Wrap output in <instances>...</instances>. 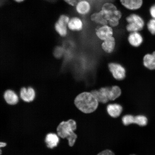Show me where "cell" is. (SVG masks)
I'll list each match as a JSON object with an SVG mask.
<instances>
[{
  "instance_id": "1",
  "label": "cell",
  "mask_w": 155,
  "mask_h": 155,
  "mask_svg": "<svg viewBox=\"0 0 155 155\" xmlns=\"http://www.w3.org/2000/svg\"><path fill=\"white\" fill-rule=\"evenodd\" d=\"M98 100L91 92L81 93L75 98L74 104L79 111L86 114L94 112L99 105Z\"/></svg>"
},
{
  "instance_id": "2",
  "label": "cell",
  "mask_w": 155,
  "mask_h": 155,
  "mask_svg": "<svg viewBox=\"0 0 155 155\" xmlns=\"http://www.w3.org/2000/svg\"><path fill=\"white\" fill-rule=\"evenodd\" d=\"M77 128L76 122L73 119H69L66 121H63L58 126L57 135L62 139H67L69 146L72 147L76 142L78 136L74 133Z\"/></svg>"
},
{
  "instance_id": "3",
  "label": "cell",
  "mask_w": 155,
  "mask_h": 155,
  "mask_svg": "<svg viewBox=\"0 0 155 155\" xmlns=\"http://www.w3.org/2000/svg\"><path fill=\"white\" fill-rule=\"evenodd\" d=\"M100 11L108 21V25L113 28L119 26L123 14L115 4L106 2L102 5Z\"/></svg>"
},
{
  "instance_id": "4",
  "label": "cell",
  "mask_w": 155,
  "mask_h": 155,
  "mask_svg": "<svg viewBox=\"0 0 155 155\" xmlns=\"http://www.w3.org/2000/svg\"><path fill=\"white\" fill-rule=\"evenodd\" d=\"M127 23L126 29L129 33L139 32L145 26V22L142 17L137 13H133L126 17Z\"/></svg>"
},
{
  "instance_id": "5",
  "label": "cell",
  "mask_w": 155,
  "mask_h": 155,
  "mask_svg": "<svg viewBox=\"0 0 155 155\" xmlns=\"http://www.w3.org/2000/svg\"><path fill=\"white\" fill-rule=\"evenodd\" d=\"M91 92L99 103L105 104L112 101L111 87H101L98 90H93Z\"/></svg>"
},
{
  "instance_id": "6",
  "label": "cell",
  "mask_w": 155,
  "mask_h": 155,
  "mask_svg": "<svg viewBox=\"0 0 155 155\" xmlns=\"http://www.w3.org/2000/svg\"><path fill=\"white\" fill-rule=\"evenodd\" d=\"M109 70L114 78L117 81L123 80L126 77V71L120 64L112 62L108 64Z\"/></svg>"
},
{
  "instance_id": "7",
  "label": "cell",
  "mask_w": 155,
  "mask_h": 155,
  "mask_svg": "<svg viewBox=\"0 0 155 155\" xmlns=\"http://www.w3.org/2000/svg\"><path fill=\"white\" fill-rule=\"evenodd\" d=\"M122 120L123 124L126 126L134 124L140 127H144L147 125L148 123L147 118L143 115L135 116L131 115H125L122 118Z\"/></svg>"
},
{
  "instance_id": "8",
  "label": "cell",
  "mask_w": 155,
  "mask_h": 155,
  "mask_svg": "<svg viewBox=\"0 0 155 155\" xmlns=\"http://www.w3.org/2000/svg\"><path fill=\"white\" fill-rule=\"evenodd\" d=\"M70 17L65 15H60L55 25V28L58 34L62 36H65L67 34L68 25L69 22Z\"/></svg>"
},
{
  "instance_id": "9",
  "label": "cell",
  "mask_w": 155,
  "mask_h": 155,
  "mask_svg": "<svg viewBox=\"0 0 155 155\" xmlns=\"http://www.w3.org/2000/svg\"><path fill=\"white\" fill-rule=\"evenodd\" d=\"M95 34L100 40H105L113 36V28L108 25H100L96 29Z\"/></svg>"
},
{
  "instance_id": "10",
  "label": "cell",
  "mask_w": 155,
  "mask_h": 155,
  "mask_svg": "<svg viewBox=\"0 0 155 155\" xmlns=\"http://www.w3.org/2000/svg\"><path fill=\"white\" fill-rule=\"evenodd\" d=\"M119 1L122 6L131 11L138 10L143 4V0H119Z\"/></svg>"
},
{
  "instance_id": "11",
  "label": "cell",
  "mask_w": 155,
  "mask_h": 155,
  "mask_svg": "<svg viewBox=\"0 0 155 155\" xmlns=\"http://www.w3.org/2000/svg\"><path fill=\"white\" fill-rule=\"evenodd\" d=\"M74 7L77 14L82 16L88 15L91 10V5L88 0H81Z\"/></svg>"
},
{
  "instance_id": "12",
  "label": "cell",
  "mask_w": 155,
  "mask_h": 155,
  "mask_svg": "<svg viewBox=\"0 0 155 155\" xmlns=\"http://www.w3.org/2000/svg\"><path fill=\"white\" fill-rule=\"evenodd\" d=\"M127 40L129 44L135 48L140 46L143 42V36L139 32L130 33Z\"/></svg>"
},
{
  "instance_id": "13",
  "label": "cell",
  "mask_w": 155,
  "mask_h": 155,
  "mask_svg": "<svg viewBox=\"0 0 155 155\" xmlns=\"http://www.w3.org/2000/svg\"><path fill=\"white\" fill-rule=\"evenodd\" d=\"M20 94L22 100L26 102L32 101L35 97V92L34 89L31 87L21 88Z\"/></svg>"
},
{
  "instance_id": "14",
  "label": "cell",
  "mask_w": 155,
  "mask_h": 155,
  "mask_svg": "<svg viewBox=\"0 0 155 155\" xmlns=\"http://www.w3.org/2000/svg\"><path fill=\"white\" fill-rule=\"evenodd\" d=\"M84 24L82 19L79 17H73L70 18L68 25V28L72 31H80L83 28Z\"/></svg>"
},
{
  "instance_id": "15",
  "label": "cell",
  "mask_w": 155,
  "mask_h": 155,
  "mask_svg": "<svg viewBox=\"0 0 155 155\" xmlns=\"http://www.w3.org/2000/svg\"><path fill=\"white\" fill-rule=\"evenodd\" d=\"M116 44L115 39L113 36L103 41L101 45V48L105 53L111 54L115 50Z\"/></svg>"
},
{
  "instance_id": "16",
  "label": "cell",
  "mask_w": 155,
  "mask_h": 155,
  "mask_svg": "<svg viewBox=\"0 0 155 155\" xmlns=\"http://www.w3.org/2000/svg\"><path fill=\"white\" fill-rule=\"evenodd\" d=\"M107 111L111 117L116 118L119 117L123 111V108L119 104H110L107 107Z\"/></svg>"
},
{
  "instance_id": "17",
  "label": "cell",
  "mask_w": 155,
  "mask_h": 155,
  "mask_svg": "<svg viewBox=\"0 0 155 155\" xmlns=\"http://www.w3.org/2000/svg\"><path fill=\"white\" fill-rule=\"evenodd\" d=\"M59 137L55 133H48L46 135L45 139L46 147L50 149L57 147L59 142Z\"/></svg>"
},
{
  "instance_id": "18",
  "label": "cell",
  "mask_w": 155,
  "mask_h": 155,
  "mask_svg": "<svg viewBox=\"0 0 155 155\" xmlns=\"http://www.w3.org/2000/svg\"><path fill=\"white\" fill-rule=\"evenodd\" d=\"M143 64L147 68L153 70L155 69V51L152 54H147L143 58Z\"/></svg>"
},
{
  "instance_id": "19",
  "label": "cell",
  "mask_w": 155,
  "mask_h": 155,
  "mask_svg": "<svg viewBox=\"0 0 155 155\" xmlns=\"http://www.w3.org/2000/svg\"><path fill=\"white\" fill-rule=\"evenodd\" d=\"M4 98L6 102L10 105H15L19 101L18 96L13 91L11 90L6 91L4 94Z\"/></svg>"
},
{
  "instance_id": "20",
  "label": "cell",
  "mask_w": 155,
  "mask_h": 155,
  "mask_svg": "<svg viewBox=\"0 0 155 155\" xmlns=\"http://www.w3.org/2000/svg\"><path fill=\"white\" fill-rule=\"evenodd\" d=\"M92 22L99 25H108V22L100 11L93 13L90 16Z\"/></svg>"
},
{
  "instance_id": "21",
  "label": "cell",
  "mask_w": 155,
  "mask_h": 155,
  "mask_svg": "<svg viewBox=\"0 0 155 155\" xmlns=\"http://www.w3.org/2000/svg\"><path fill=\"white\" fill-rule=\"evenodd\" d=\"M147 28L149 31L152 35H155V18L150 19L147 24Z\"/></svg>"
},
{
  "instance_id": "22",
  "label": "cell",
  "mask_w": 155,
  "mask_h": 155,
  "mask_svg": "<svg viewBox=\"0 0 155 155\" xmlns=\"http://www.w3.org/2000/svg\"><path fill=\"white\" fill-rule=\"evenodd\" d=\"M63 1L71 6L74 7L81 0H63Z\"/></svg>"
},
{
  "instance_id": "23",
  "label": "cell",
  "mask_w": 155,
  "mask_h": 155,
  "mask_svg": "<svg viewBox=\"0 0 155 155\" xmlns=\"http://www.w3.org/2000/svg\"><path fill=\"white\" fill-rule=\"evenodd\" d=\"M97 155H115V154L111 150H106L101 151Z\"/></svg>"
},
{
  "instance_id": "24",
  "label": "cell",
  "mask_w": 155,
  "mask_h": 155,
  "mask_svg": "<svg viewBox=\"0 0 155 155\" xmlns=\"http://www.w3.org/2000/svg\"><path fill=\"white\" fill-rule=\"evenodd\" d=\"M150 13L153 18H155V4L151 6L150 9Z\"/></svg>"
},
{
  "instance_id": "25",
  "label": "cell",
  "mask_w": 155,
  "mask_h": 155,
  "mask_svg": "<svg viewBox=\"0 0 155 155\" xmlns=\"http://www.w3.org/2000/svg\"><path fill=\"white\" fill-rule=\"evenodd\" d=\"M7 145V144L5 143V142H2L0 143V148H3V147H5Z\"/></svg>"
},
{
  "instance_id": "26",
  "label": "cell",
  "mask_w": 155,
  "mask_h": 155,
  "mask_svg": "<svg viewBox=\"0 0 155 155\" xmlns=\"http://www.w3.org/2000/svg\"><path fill=\"white\" fill-rule=\"evenodd\" d=\"M13 1L17 3H21L23 2L25 0H13Z\"/></svg>"
},
{
  "instance_id": "27",
  "label": "cell",
  "mask_w": 155,
  "mask_h": 155,
  "mask_svg": "<svg viewBox=\"0 0 155 155\" xmlns=\"http://www.w3.org/2000/svg\"><path fill=\"white\" fill-rule=\"evenodd\" d=\"M130 155H136L135 154H130Z\"/></svg>"
}]
</instances>
